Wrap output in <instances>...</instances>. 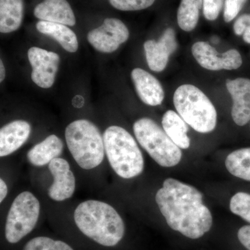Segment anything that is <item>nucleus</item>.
<instances>
[{
    "label": "nucleus",
    "mask_w": 250,
    "mask_h": 250,
    "mask_svg": "<svg viewBox=\"0 0 250 250\" xmlns=\"http://www.w3.org/2000/svg\"><path fill=\"white\" fill-rule=\"evenodd\" d=\"M155 200L167 225L191 239L210 231L213 217L203 204V195L195 187L172 178L166 179Z\"/></svg>",
    "instance_id": "1"
},
{
    "label": "nucleus",
    "mask_w": 250,
    "mask_h": 250,
    "mask_svg": "<svg viewBox=\"0 0 250 250\" xmlns=\"http://www.w3.org/2000/svg\"><path fill=\"white\" fill-rule=\"evenodd\" d=\"M74 220L85 236L103 246H116L125 235L121 215L111 205L100 200L80 203L74 212Z\"/></svg>",
    "instance_id": "2"
},
{
    "label": "nucleus",
    "mask_w": 250,
    "mask_h": 250,
    "mask_svg": "<svg viewBox=\"0 0 250 250\" xmlns=\"http://www.w3.org/2000/svg\"><path fill=\"white\" fill-rule=\"evenodd\" d=\"M105 154L110 166L121 178L137 177L144 170V159L132 136L120 126H108L103 134Z\"/></svg>",
    "instance_id": "3"
},
{
    "label": "nucleus",
    "mask_w": 250,
    "mask_h": 250,
    "mask_svg": "<svg viewBox=\"0 0 250 250\" xmlns=\"http://www.w3.org/2000/svg\"><path fill=\"white\" fill-rule=\"evenodd\" d=\"M65 138L70 154L81 168L92 170L103 163L106 154L103 136L92 122H72L65 129Z\"/></svg>",
    "instance_id": "4"
},
{
    "label": "nucleus",
    "mask_w": 250,
    "mask_h": 250,
    "mask_svg": "<svg viewBox=\"0 0 250 250\" xmlns=\"http://www.w3.org/2000/svg\"><path fill=\"white\" fill-rule=\"evenodd\" d=\"M174 107L192 129L202 134L211 132L217 123V112L208 97L190 84L179 86L174 94Z\"/></svg>",
    "instance_id": "5"
},
{
    "label": "nucleus",
    "mask_w": 250,
    "mask_h": 250,
    "mask_svg": "<svg viewBox=\"0 0 250 250\" xmlns=\"http://www.w3.org/2000/svg\"><path fill=\"white\" fill-rule=\"evenodd\" d=\"M134 132L138 142L149 155L162 167H173L182 159V152L150 118H143L135 122Z\"/></svg>",
    "instance_id": "6"
},
{
    "label": "nucleus",
    "mask_w": 250,
    "mask_h": 250,
    "mask_svg": "<svg viewBox=\"0 0 250 250\" xmlns=\"http://www.w3.org/2000/svg\"><path fill=\"white\" fill-rule=\"evenodd\" d=\"M41 213V204L29 191L15 198L6 217L5 237L10 243H17L35 228Z\"/></svg>",
    "instance_id": "7"
},
{
    "label": "nucleus",
    "mask_w": 250,
    "mask_h": 250,
    "mask_svg": "<svg viewBox=\"0 0 250 250\" xmlns=\"http://www.w3.org/2000/svg\"><path fill=\"white\" fill-rule=\"evenodd\" d=\"M129 31L123 21L108 18L103 24L88 32L87 39L98 52L112 53L128 40Z\"/></svg>",
    "instance_id": "8"
},
{
    "label": "nucleus",
    "mask_w": 250,
    "mask_h": 250,
    "mask_svg": "<svg viewBox=\"0 0 250 250\" xmlns=\"http://www.w3.org/2000/svg\"><path fill=\"white\" fill-rule=\"evenodd\" d=\"M27 54L32 68L31 80L41 88L52 87L60 62L58 54L37 47H31Z\"/></svg>",
    "instance_id": "9"
},
{
    "label": "nucleus",
    "mask_w": 250,
    "mask_h": 250,
    "mask_svg": "<svg viewBox=\"0 0 250 250\" xmlns=\"http://www.w3.org/2000/svg\"><path fill=\"white\" fill-rule=\"evenodd\" d=\"M192 54L197 62L204 68L212 71L236 70L241 66L243 60L236 49H229L221 54L207 42H197L192 45Z\"/></svg>",
    "instance_id": "10"
},
{
    "label": "nucleus",
    "mask_w": 250,
    "mask_h": 250,
    "mask_svg": "<svg viewBox=\"0 0 250 250\" xmlns=\"http://www.w3.org/2000/svg\"><path fill=\"white\" fill-rule=\"evenodd\" d=\"M53 182L48 188V196L56 202L71 198L76 188V179L70 164L62 158H56L48 164Z\"/></svg>",
    "instance_id": "11"
},
{
    "label": "nucleus",
    "mask_w": 250,
    "mask_h": 250,
    "mask_svg": "<svg viewBox=\"0 0 250 250\" xmlns=\"http://www.w3.org/2000/svg\"><path fill=\"white\" fill-rule=\"evenodd\" d=\"M177 48L175 32L167 28L159 41L149 40L145 42L144 49L148 66L152 71H163L167 66L169 57Z\"/></svg>",
    "instance_id": "12"
},
{
    "label": "nucleus",
    "mask_w": 250,
    "mask_h": 250,
    "mask_svg": "<svg viewBox=\"0 0 250 250\" xmlns=\"http://www.w3.org/2000/svg\"><path fill=\"white\" fill-rule=\"evenodd\" d=\"M227 88L233 99L231 116L238 126L250 121V80L237 78L226 81Z\"/></svg>",
    "instance_id": "13"
},
{
    "label": "nucleus",
    "mask_w": 250,
    "mask_h": 250,
    "mask_svg": "<svg viewBox=\"0 0 250 250\" xmlns=\"http://www.w3.org/2000/svg\"><path fill=\"white\" fill-rule=\"evenodd\" d=\"M131 75L136 93L143 103L151 106L162 103L165 94L162 85L155 77L141 68L134 69Z\"/></svg>",
    "instance_id": "14"
},
{
    "label": "nucleus",
    "mask_w": 250,
    "mask_h": 250,
    "mask_svg": "<svg viewBox=\"0 0 250 250\" xmlns=\"http://www.w3.org/2000/svg\"><path fill=\"white\" fill-rule=\"evenodd\" d=\"M31 132L27 121L18 120L5 125L0 129V156L5 157L16 152L24 144Z\"/></svg>",
    "instance_id": "15"
},
{
    "label": "nucleus",
    "mask_w": 250,
    "mask_h": 250,
    "mask_svg": "<svg viewBox=\"0 0 250 250\" xmlns=\"http://www.w3.org/2000/svg\"><path fill=\"white\" fill-rule=\"evenodd\" d=\"M34 14L36 18L47 22L75 26L76 18L67 0H43L36 5Z\"/></svg>",
    "instance_id": "16"
},
{
    "label": "nucleus",
    "mask_w": 250,
    "mask_h": 250,
    "mask_svg": "<svg viewBox=\"0 0 250 250\" xmlns=\"http://www.w3.org/2000/svg\"><path fill=\"white\" fill-rule=\"evenodd\" d=\"M63 147V143L60 138L54 134L50 135L29 149L27 154L28 161L31 165L37 167L47 165L56 158L60 157Z\"/></svg>",
    "instance_id": "17"
},
{
    "label": "nucleus",
    "mask_w": 250,
    "mask_h": 250,
    "mask_svg": "<svg viewBox=\"0 0 250 250\" xmlns=\"http://www.w3.org/2000/svg\"><path fill=\"white\" fill-rule=\"evenodd\" d=\"M36 29L41 34L53 38L67 52L75 53L78 49L76 34L65 24L40 21L36 23Z\"/></svg>",
    "instance_id": "18"
},
{
    "label": "nucleus",
    "mask_w": 250,
    "mask_h": 250,
    "mask_svg": "<svg viewBox=\"0 0 250 250\" xmlns=\"http://www.w3.org/2000/svg\"><path fill=\"white\" fill-rule=\"evenodd\" d=\"M24 0H0V32L18 30L24 18Z\"/></svg>",
    "instance_id": "19"
},
{
    "label": "nucleus",
    "mask_w": 250,
    "mask_h": 250,
    "mask_svg": "<svg viewBox=\"0 0 250 250\" xmlns=\"http://www.w3.org/2000/svg\"><path fill=\"white\" fill-rule=\"evenodd\" d=\"M162 126L167 136L180 149H187L190 147L187 123L178 113L172 110L166 111L163 116Z\"/></svg>",
    "instance_id": "20"
},
{
    "label": "nucleus",
    "mask_w": 250,
    "mask_h": 250,
    "mask_svg": "<svg viewBox=\"0 0 250 250\" xmlns=\"http://www.w3.org/2000/svg\"><path fill=\"white\" fill-rule=\"evenodd\" d=\"M203 0H182L177 11V22L185 31H191L196 27L200 18Z\"/></svg>",
    "instance_id": "21"
},
{
    "label": "nucleus",
    "mask_w": 250,
    "mask_h": 250,
    "mask_svg": "<svg viewBox=\"0 0 250 250\" xmlns=\"http://www.w3.org/2000/svg\"><path fill=\"white\" fill-rule=\"evenodd\" d=\"M225 166L232 175L250 182V147L238 149L229 154Z\"/></svg>",
    "instance_id": "22"
},
{
    "label": "nucleus",
    "mask_w": 250,
    "mask_h": 250,
    "mask_svg": "<svg viewBox=\"0 0 250 250\" xmlns=\"http://www.w3.org/2000/svg\"><path fill=\"white\" fill-rule=\"evenodd\" d=\"M23 250H74L65 242L57 241L49 237L39 236L32 238Z\"/></svg>",
    "instance_id": "23"
},
{
    "label": "nucleus",
    "mask_w": 250,
    "mask_h": 250,
    "mask_svg": "<svg viewBox=\"0 0 250 250\" xmlns=\"http://www.w3.org/2000/svg\"><path fill=\"white\" fill-rule=\"evenodd\" d=\"M230 210L250 223V194L239 192L231 197Z\"/></svg>",
    "instance_id": "24"
},
{
    "label": "nucleus",
    "mask_w": 250,
    "mask_h": 250,
    "mask_svg": "<svg viewBox=\"0 0 250 250\" xmlns=\"http://www.w3.org/2000/svg\"><path fill=\"white\" fill-rule=\"evenodd\" d=\"M115 9L123 11H141L150 7L155 0H108Z\"/></svg>",
    "instance_id": "25"
},
{
    "label": "nucleus",
    "mask_w": 250,
    "mask_h": 250,
    "mask_svg": "<svg viewBox=\"0 0 250 250\" xmlns=\"http://www.w3.org/2000/svg\"><path fill=\"white\" fill-rule=\"evenodd\" d=\"M247 0H225L224 20L230 22L238 16Z\"/></svg>",
    "instance_id": "26"
},
{
    "label": "nucleus",
    "mask_w": 250,
    "mask_h": 250,
    "mask_svg": "<svg viewBox=\"0 0 250 250\" xmlns=\"http://www.w3.org/2000/svg\"><path fill=\"white\" fill-rule=\"evenodd\" d=\"M233 31L236 35H243L245 42L250 44V14L242 15L237 18Z\"/></svg>",
    "instance_id": "27"
},
{
    "label": "nucleus",
    "mask_w": 250,
    "mask_h": 250,
    "mask_svg": "<svg viewBox=\"0 0 250 250\" xmlns=\"http://www.w3.org/2000/svg\"><path fill=\"white\" fill-rule=\"evenodd\" d=\"M223 6V0H203V14L209 21L218 18Z\"/></svg>",
    "instance_id": "28"
},
{
    "label": "nucleus",
    "mask_w": 250,
    "mask_h": 250,
    "mask_svg": "<svg viewBox=\"0 0 250 250\" xmlns=\"http://www.w3.org/2000/svg\"><path fill=\"white\" fill-rule=\"evenodd\" d=\"M238 238L242 245L250 250V225H246L238 230Z\"/></svg>",
    "instance_id": "29"
},
{
    "label": "nucleus",
    "mask_w": 250,
    "mask_h": 250,
    "mask_svg": "<svg viewBox=\"0 0 250 250\" xmlns=\"http://www.w3.org/2000/svg\"><path fill=\"white\" fill-rule=\"evenodd\" d=\"M8 194V187L2 178L0 179V202L4 201Z\"/></svg>",
    "instance_id": "30"
},
{
    "label": "nucleus",
    "mask_w": 250,
    "mask_h": 250,
    "mask_svg": "<svg viewBox=\"0 0 250 250\" xmlns=\"http://www.w3.org/2000/svg\"><path fill=\"white\" fill-rule=\"evenodd\" d=\"M0 68H1V72H0V82H2L4 80L5 76H6V70H5V67L4 63H3L2 60L0 62Z\"/></svg>",
    "instance_id": "31"
}]
</instances>
